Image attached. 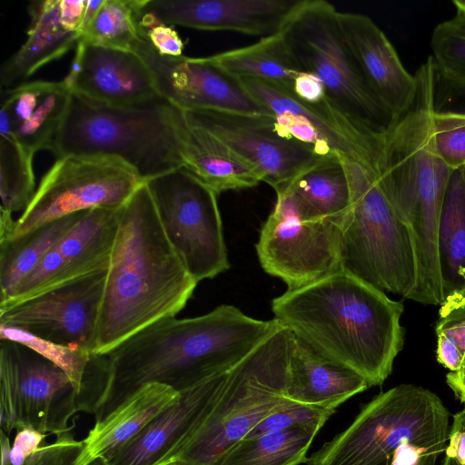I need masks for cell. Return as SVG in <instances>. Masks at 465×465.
I'll return each mask as SVG.
<instances>
[{
    "label": "cell",
    "mask_w": 465,
    "mask_h": 465,
    "mask_svg": "<svg viewBox=\"0 0 465 465\" xmlns=\"http://www.w3.org/2000/svg\"><path fill=\"white\" fill-rule=\"evenodd\" d=\"M446 382L456 398L465 403V361L459 371L447 373Z\"/></svg>",
    "instance_id": "cell-47"
},
{
    "label": "cell",
    "mask_w": 465,
    "mask_h": 465,
    "mask_svg": "<svg viewBox=\"0 0 465 465\" xmlns=\"http://www.w3.org/2000/svg\"><path fill=\"white\" fill-rule=\"evenodd\" d=\"M441 465H465V408L455 413Z\"/></svg>",
    "instance_id": "cell-43"
},
{
    "label": "cell",
    "mask_w": 465,
    "mask_h": 465,
    "mask_svg": "<svg viewBox=\"0 0 465 465\" xmlns=\"http://www.w3.org/2000/svg\"><path fill=\"white\" fill-rule=\"evenodd\" d=\"M192 123L224 143L259 173L276 193L321 158L309 147L285 135L273 118L215 111H183Z\"/></svg>",
    "instance_id": "cell-16"
},
{
    "label": "cell",
    "mask_w": 465,
    "mask_h": 465,
    "mask_svg": "<svg viewBox=\"0 0 465 465\" xmlns=\"http://www.w3.org/2000/svg\"><path fill=\"white\" fill-rule=\"evenodd\" d=\"M437 244L443 300L465 298V179L459 171L445 193Z\"/></svg>",
    "instance_id": "cell-30"
},
{
    "label": "cell",
    "mask_w": 465,
    "mask_h": 465,
    "mask_svg": "<svg viewBox=\"0 0 465 465\" xmlns=\"http://www.w3.org/2000/svg\"><path fill=\"white\" fill-rule=\"evenodd\" d=\"M238 81L268 111L282 133L318 156H347L359 161L381 158L384 132L351 122L329 102L316 106L308 104L288 87L259 80Z\"/></svg>",
    "instance_id": "cell-14"
},
{
    "label": "cell",
    "mask_w": 465,
    "mask_h": 465,
    "mask_svg": "<svg viewBox=\"0 0 465 465\" xmlns=\"http://www.w3.org/2000/svg\"><path fill=\"white\" fill-rule=\"evenodd\" d=\"M183 167L217 195L252 188L262 180L258 171L204 128L190 122L183 112Z\"/></svg>",
    "instance_id": "cell-26"
},
{
    "label": "cell",
    "mask_w": 465,
    "mask_h": 465,
    "mask_svg": "<svg viewBox=\"0 0 465 465\" xmlns=\"http://www.w3.org/2000/svg\"><path fill=\"white\" fill-rule=\"evenodd\" d=\"M106 274L99 271L0 309V326L93 355Z\"/></svg>",
    "instance_id": "cell-15"
},
{
    "label": "cell",
    "mask_w": 465,
    "mask_h": 465,
    "mask_svg": "<svg viewBox=\"0 0 465 465\" xmlns=\"http://www.w3.org/2000/svg\"><path fill=\"white\" fill-rule=\"evenodd\" d=\"M197 283L168 241L143 182L121 208L93 355L175 317Z\"/></svg>",
    "instance_id": "cell-3"
},
{
    "label": "cell",
    "mask_w": 465,
    "mask_h": 465,
    "mask_svg": "<svg viewBox=\"0 0 465 465\" xmlns=\"http://www.w3.org/2000/svg\"><path fill=\"white\" fill-rule=\"evenodd\" d=\"M87 0H60L59 12L62 25L81 37Z\"/></svg>",
    "instance_id": "cell-46"
},
{
    "label": "cell",
    "mask_w": 465,
    "mask_h": 465,
    "mask_svg": "<svg viewBox=\"0 0 465 465\" xmlns=\"http://www.w3.org/2000/svg\"><path fill=\"white\" fill-rule=\"evenodd\" d=\"M0 211V241H5L12 236L16 221L13 219L11 213L3 209Z\"/></svg>",
    "instance_id": "cell-48"
},
{
    "label": "cell",
    "mask_w": 465,
    "mask_h": 465,
    "mask_svg": "<svg viewBox=\"0 0 465 465\" xmlns=\"http://www.w3.org/2000/svg\"><path fill=\"white\" fill-rule=\"evenodd\" d=\"M433 106L437 114L465 115V79L445 74L438 69L435 64Z\"/></svg>",
    "instance_id": "cell-38"
},
{
    "label": "cell",
    "mask_w": 465,
    "mask_h": 465,
    "mask_svg": "<svg viewBox=\"0 0 465 465\" xmlns=\"http://www.w3.org/2000/svg\"><path fill=\"white\" fill-rule=\"evenodd\" d=\"M71 93L63 80L25 82L2 89L0 136L15 139L33 155L51 151Z\"/></svg>",
    "instance_id": "cell-23"
},
{
    "label": "cell",
    "mask_w": 465,
    "mask_h": 465,
    "mask_svg": "<svg viewBox=\"0 0 465 465\" xmlns=\"http://www.w3.org/2000/svg\"><path fill=\"white\" fill-rule=\"evenodd\" d=\"M71 213L21 236L0 241V303L8 300L53 245L82 216Z\"/></svg>",
    "instance_id": "cell-31"
},
{
    "label": "cell",
    "mask_w": 465,
    "mask_h": 465,
    "mask_svg": "<svg viewBox=\"0 0 465 465\" xmlns=\"http://www.w3.org/2000/svg\"><path fill=\"white\" fill-rule=\"evenodd\" d=\"M33 157L15 139L0 136V209L24 212L31 203L36 191Z\"/></svg>",
    "instance_id": "cell-34"
},
{
    "label": "cell",
    "mask_w": 465,
    "mask_h": 465,
    "mask_svg": "<svg viewBox=\"0 0 465 465\" xmlns=\"http://www.w3.org/2000/svg\"><path fill=\"white\" fill-rule=\"evenodd\" d=\"M432 143L445 164L465 179V115L434 112Z\"/></svg>",
    "instance_id": "cell-36"
},
{
    "label": "cell",
    "mask_w": 465,
    "mask_h": 465,
    "mask_svg": "<svg viewBox=\"0 0 465 465\" xmlns=\"http://www.w3.org/2000/svg\"><path fill=\"white\" fill-rule=\"evenodd\" d=\"M338 12L324 0H302L281 31L302 70L322 82L335 110L359 125L383 132L391 118L365 84L342 35Z\"/></svg>",
    "instance_id": "cell-9"
},
{
    "label": "cell",
    "mask_w": 465,
    "mask_h": 465,
    "mask_svg": "<svg viewBox=\"0 0 465 465\" xmlns=\"http://www.w3.org/2000/svg\"><path fill=\"white\" fill-rule=\"evenodd\" d=\"M339 157L351 190L350 208L341 223L340 270L411 300L418 277L415 249L407 226L383 191L381 157Z\"/></svg>",
    "instance_id": "cell-7"
},
{
    "label": "cell",
    "mask_w": 465,
    "mask_h": 465,
    "mask_svg": "<svg viewBox=\"0 0 465 465\" xmlns=\"http://www.w3.org/2000/svg\"><path fill=\"white\" fill-rule=\"evenodd\" d=\"M141 0H104L80 40L97 46L132 51L140 36Z\"/></svg>",
    "instance_id": "cell-33"
},
{
    "label": "cell",
    "mask_w": 465,
    "mask_h": 465,
    "mask_svg": "<svg viewBox=\"0 0 465 465\" xmlns=\"http://www.w3.org/2000/svg\"><path fill=\"white\" fill-rule=\"evenodd\" d=\"M281 325L275 318L257 320L227 304L201 316L153 323L96 355L106 384L95 421L147 383L182 391L230 370Z\"/></svg>",
    "instance_id": "cell-1"
},
{
    "label": "cell",
    "mask_w": 465,
    "mask_h": 465,
    "mask_svg": "<svg viewBox=\"0 0 465 465\" xmlns=\"http://www.w3.org/2000/svg\"><path fill=\"white\" fill-rule=\"evenodd\" d=\"M165 465H195V464H193V463H190V462H186V461H183V460H175L170 461L169 463H167Z\"/></svg>",
    "instance_id": "cell-50"
},
{
    "label": "cell",
    "mask_w": 465,
    "mask_h": 465,
    "mask_svg": "<svg viewBox=\"0 0 465 465\" xmlns=\"http://www.w3.org/2000/svg\"><path fill=\"white\" fill-rule=\"evenodd\" d=\"M338 20L365 84L393 122L414 99L415 74L405 69L392 44L368 15L339 11Z\"/></svg>",
    "instance_id": "cell-22"
},
{
    "label": "cell",
    "mask_w": 465,
    "mask_h": 465,
    "mask_svg": "<svg viewBox=\"0 0 465 465\" xmlns=\"http://www.w3.org/2000/svg\"><path fill=\"white\" fill-rule=\"evenodd\" d=\"M228 371L181 392L177 402L155 417L107 460L106 465H165L205 420L224 386Z\"/></svg>",
    "instance_id": "cell-19"
},
{
    "label": "cell",
    "mask_w": 465,
    "mask_h": 465,
    "mask_svg": "<svg viewBox=\"0 0 465 465\" xmlns=\"http://www.w3.org/2000/svg\"><path fill=\"white\" fill-rule=\"evenodd\" d=\"M433 71L430 55L414 74L417 90L411 104L384 131L381 182L413 242L418 277L411 300L440 305L438 227L453 171L439 157L432 143Z\"/></svg>",
    "instance_id": "cell-4"
},
{
    "label": "cell",
    "mask_w": 465,
    "mask_h": 465,
    "mask_svg": "<svg viewBox=\"0 0 465 465\" xmlns=\"http://www.w3.org/2000/svg\"><path fill=\"white\" fill-rule=\"evenodd\" d=\"M369 387L361 376L325 358L292 333L288 399L300 404L336 411L348 399Z\"/></svg>",
    "instance_id": "cell-24"
},
{
    "label": "cell",
    "mask_w": 465,
    "mask_h": 465,
    "mask_svg": "<svg viewBox=\"0 0 465 465\" xmlns=\"http://www.w3.org/2000/svg\"><path fill=\"white\" fill-rule=\"evenodd\" d=\"M181 392L161 383L140 387L125 401L95 421L82 440L84 448L75 465L107 460L140 433L155 417L177 402Z\"/></svg>",
    "instance_id": "cell-25"
},
{
    "label": "cell",
    "mask_w": 465,
    "mask_h": 465,
    "mask_svg": "<svg viewBox=\"0 0 465 465\" xmlns=\"http://www.w3.org/2000/svg\"><path fill=\"white\" fill-rule=\"evenodd\" d=\"M88 465H106V462L104 459H97L89 463Z\"/></svg>",
    "instance_id": "cell-51"
},
{
    "label": "cell",
    "mask_w": 465,
    "mask_h": 465,
    "mask_svg": "<svg viewBox=\"0 0 465 465\" xmlns=\"http://www.w3.org/2000/svg\"><path fill=\"white\" fill-rule=\"evenodd\" d=\"M437 335L436 358L450 371H459L465 361V355L455 341L446 334Z\"/></svg>",
    "instance_id": "cell-45"
},
{
    "label": "cell",
    "mask_w": 465,
    "mask_h": 465,
    "mask_svg": "<svg viewBox=\"0 0 465 465\" xmlns=\"http://www.w3.org/2000/svg\"><path fill=\"white\" fill-rule=\"evenodd\" d=\"M302 0H141L140 15L204 31L267 37L282 30Z\"/></svg>",
    "instance_id": "cell-20"
},
{
    "label": "cell",
    "mask_w": 465,
    "mask_h": 465,
    "mask_svg": "<svg viewBox=\"0 0 465 465\" xmlns=\"http://www.w3.org/2000/svg\"><path fill=\"white\" fill-rule=\"evenodd\" d=\"M207 59L236 80L250 79L272 83L292 90L302 72L282 31L259 42L222 52Z\"/></svg>",
    "instance_id": "cell-29"
},
{
    "label": "cell",
    "mask_w": 465,
    "mask_h": 465,
    "mask_svg": "<svg viewBox=\"0 0 465 465\" xmlns=\"http://www.w3.org/2000/svg\"><path fill=\"white\" fill-rule=\"evenodd\" d=\"M291 341L281 325L229 370L213 410L172 460L213 465L266 417L296 403L286 397Z\"/></svg>",
    "instance_id": "cell-8"
},
{
    "label": "cell",
    "mask_w": 465,
    "mask_h": 465,
    "mask_svg": "<svg viewBox=\"0 0 465 465\" xmlns=\"http://www.w3.org/2000/svg\"><path fill=\"white\" fill-rule=\"evenodd\" d=\"M132 51L148 67L160 96L182 111L271 115L238 80L214 65L207 57L163 55L142 32Z\"/></svg>",
    "instance_id": "cell-17"
},
{
    "label": "cell",
    "mask_w": 465,
    "mask_h": 465,
    "mask_svg": "<svg viewBox=\"0 0 465 465\" xmlns=\"http://www.w3.org/2000/svg\"><path fill=\"white\" fill-rule=\"evenodd\" d=\"M430 49L438 69L465 79V16L455 14L438 24L431 34Z\"/></svg>",
    "instance_id": "cell-35"
},
{
    "label": "cell",
    "mask_w": 465,
    "mask_h": 465,
    "mask_svg": "<svg viewBox=\"0 0 465 465\" xmlns=\"http://www.w3.org/2000/svg\"><path fill=\"white\" fill-rule=\"evenodd\" d=\"M334 412L333 410L295 403L266 417L247 436H255L299 426L321 430Z\"/></svg>",
    "instance_id": "cell-37"
},
{
    "label": "cell",
    "mask_w": 465,
    "mask_h": 465,
    "mask_svg": "<svg viewBox=\"0 0 465 465\" xmlns=\"http://www.w3.org/2000/svg\"><path fill=\"white\" fill-rule=\"evenodd\" d=\"M306 218L341 223L351 204L349 180L339 156L321 158L283 191Z\"/></svg>",
    "instance_id": "cell-28"
},
{
    "label": "cell",
    "mask_w": 465,
    "mask_h": 465,
    "mask_svg": "<svg viewBox=\"0 0 465 465\" xmlns=\"http://www.w3.org/2000/svg\"><path fill=\"white\" fill-rule=\"evenodd\" d=\"M144 183L163 230L191 276L199 282L228 270L218 195L184 167Z\"/></svg>",
    "instance_id": "cell-11"
},
{
    "label": "cell",
    "mask_w": 465,
    "mask_h": 465,
    "mask_svg": "<svg viewBox=\"0 0 465 465\" xmlns=\"http://www.w3.org/2000/svg\"><path fill=\"white\" fill-rule=\"evenodd\" d=\"M121 208L84 211L23 280L11 297L0 303V309L107 270L118 231Z\"/></svg>",
    "instance_id": "cell-18"
},
{
    "label": "cell",
    "mask_w": 465,
    "mask_h": 465,
    "mask_svg": "<svg viewBox=\"0 0 465 465\" xmlns=\"http://www.w3.org/2000/svg\"><path fill=\"white\" fill-rule=\"evenodd\" d=\"M48 436L33 428L16 430L10 450L8 465H25L27 460L41 447V443Z\"/></svg>",
    "instance_id": "cell-42"
},
{
    "label": "cell",
    "mask_w": 465,
    "mask_h": 465,
    "mask_svg": "<svg viewBox=\"0 0 465 465\" xmlns=\"http://www.w3.org/2000/svg\"><path fill=\"white\" fill-rule=\"evenodd\" d=\"M91 410L68 376L31 348L0 340V427L33 428L55 436L71 431L78 412Z\"/></svg>",
    "instance_id": "cell-10"
},
{
    "label": "cell",
    "mask_w": 465,
    "mask_h": 465,
    "mask_svg": "<svg viewBox=\"0 0 465 465\" xmlns=\"http://www.w3.org/2000/svg\"><path fill=\"white\" fill-rule=\"evenodd\" d=\"M183 111L163 97L137 105L113 106L71 93L51 152L121 160L145 182L183 167Z\"/></svg>",
    "instance_id": "cell-6"
},
{
    "label": "cell",
    "mask_w": 465,
    "mask_h": 465,
    "mask_svg": "<svg viewBox=\"0 0 465 465\" xmlns=\"http://www.w3.org/2000/svg\"><path fill=\"white\" fill-rule=\"evenodd\" d=\"M292 93L301 101L311 105L316 106L329 102L322 82L309 72H302L295 78Z\"/></svg>",
    "instance_id": "cell-44"
},
{
    "label": "cell",
    "mask_w": 465,
    "mask_h": 465,
    "mask_svg": "<svg viewBox=\"0 0 465 465\" xmlns=\"http://www.w3.org/2000/svg\"><path fill=\"white\" fill-rule=\"evenodd\" d=\"M63 81L72 92L113 106L137 105L161 97L151 72L134 52L80 39Z\"/></svg>",
    "instance_id": "cell-21"
},
{
    "label": "cell",
    "mask_w": 465,
    "mask_h": 465,
    "mask_svg": "<svg viewBox=\"0 0 465 465\" xmlns=\"http://www.w3.org/2000/svg\"><path fill=\"white\" fill-rule=\"evenodd\" d=\"M450 413L428 389L400 384L364 404L352 422L306 465H436L445 451Z\"/></svg>",
    "instance_id": "cell-5"
},
{
    "label": "cell",
    "mask_w": 465,
    "mask_h": 465,
    "mask_svg": "<svg viewBox=\"0 0 465 465\" xmlns=\"http://www.w3.org/2000/svg\"><path fill=\"white\" fill-rule=\"evenodd\" d=\"M143 183L121 160L98 155L56 158L16 220L12 236H21L48 222L95 208L123 207Z\"/></svg>",
    "instance_id": "cell-12"
},
{
    "label": "cell",
    "mask_w": 465,
    "mask_h": 465,
    "mask_svg": "<svg viewBox=\"0 0 465 465\" xmlns=\"http://www.w3.org/2000/svg\"><path fill=\"white\" fill-rule=\"evenodd\" d=\"M140 29L153 47L161 54L172 57L183 55V42L171 26L140 15Z\"/></svg>",
    "instance_id": "cell-41"
},
{
    "label": "cell",
    "mask_w": 465,
    "mask_h": 465,
    "mask_svg": "<svg viewBox=\"0 0 465 465\" xmlns=\"http://www.w3.org/2000/svg\"><path fill=\"white\" fill-rule=\"evenodd\" d=\"M60 0L33 1L29 4L30 25L22 46L1 67L0 84L7 89L25 82L39 68L62 57L76 46L80 35L61 24Z\"/></svg>",
    "instance_id": "cell-27"
},
{
    "label": "cell",
    "mask_w": 465,
    "mask_h": 465,
    "mask_svg": "<svg viewBox=\"0 0 465 465\" xmlns=\"http://www.w3.org/2000/svg\"><path fill=\"white\" fill-rule=\"evenodd\" d=\"M84 448L71 431L56 436L54 442L41 446L25 465H75Z\"/></svg>",
    "instance_id": "cell-39"
},
{
    "label": "cell",
    "mask_w": 465,
    "mask_h": 465,
    "mask_svg": "<svg viewBox=\"0 0 465 465\" xmlns=\"http://www.w3.org/2000/svg\"><path fill=\"white\" fill-rule=\"evenodd\" d=\"M440 306L436 334L450 336L465 355V298H447Z\"/></svg>",
    "instance_id": "cell-40"
},
{
    "label": "cell",
    "mask_w": 465,
    "mask_h": 465,
    "mask_svg": "<svg viewBox=\"0 0 465 465\" xmlns=\"http://www.w3.org/2000/svg\"><path fill=\"white\" fill-rule=\"evenodd\" d=\"M458 15L465 16V0H455L452 2Z\"/></svg>",
    "instance_id": "cell-49"
},
{
    "label": "cell",
    "mask_w": 465,
    "mask_h": 465,
    "mask_svg": "<svg viewBox=\"0 0 465 465\" xmlns=\"http://www.w3.org/2000/svg\"><path fill=\"white\" fill-rule=\"evenodd\" d=\"M403 304L342 270L288 289L272 301L274 318L325 358L371 386L391 375L402 350Z\"/></svg>",
    "instance_id": "cell-2"
},
{
    "label": "cell",
    "mask_w": 465,
    "mask_h": 465,
    "mask_svg": "<svg viewBox=\"0 0 465 465\" xmlns=\"http://www.w3.org/2000/svg\"><path fill=\"white\" fill-rule=\"evenodd\" d=\"M319 429L293 427L255 436H246L227 449L213 465H299Z\"/></svg>",
    "instance_id": "cell-32"
},
{
    "label": "cell",
    "mask_w": 465,
    "mask_h": 465,
    "mask_svg": "<svg viewBox=\"0 0 465 465\" xmlns=\"http://www.w3.org/2000/svg\"><path fill=\"white\" fill-rule=\"evenodd\" d=\"M276 195L255 245L262 269L284 282L288 289L340 270L341 223L306 218L287 195Z\"/></svg>",
    "instance_id": "cell-13"
}]
</instances>
